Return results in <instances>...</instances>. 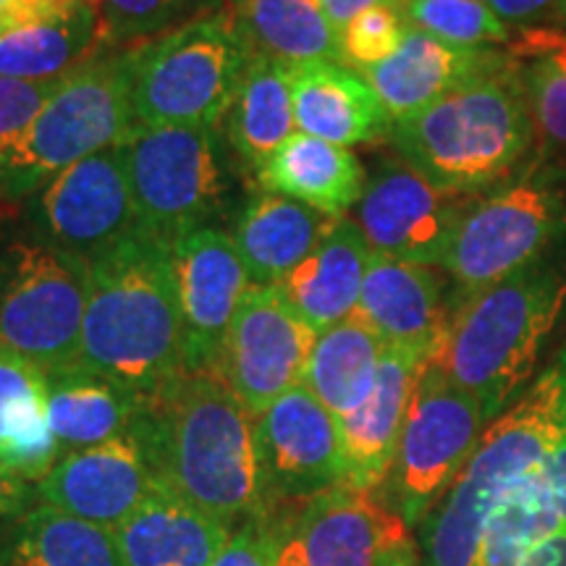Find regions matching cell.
I'll use <instances>...</instances> for the list:
<instances>
[{
	"mask_svg": "<svg viewBox=\"0 0 566 566\" xmlns=\"http://www.w3.org/2000/svg\"><path fill=\"white\" fill-rule=\"evenodd\" d=\"M137 430L160 483L212 520L237 530L271 514L260 480L254 415L216 370H187L150 396Z\"/></svg>",
	"mask_w": 566,
	"mask_h": 566,
	"instance_id": "6da1fadb",
	"label": "cell"
},
{
	"mask_svg": "<svg viewBox=\"0 0 566 566\" xmlns=\"http://www.w3.org/2000/svg\"><path fill=\"white\" fill-rule=\"evenodd\" d=\"M76 370L150 399L187 373L171 247L137 231L87 258Z\"/></svg>",
	"mask_w": 566,
	"mask_h": 566,
	"instance_id": "7a4b0ae2",
	"label": "cell"
},
{
	"mask_svg": "<svg viewBox=\"0 0 566 566\" xmlns=\"http://www.w3.org/2000/svg\"><path fill=\"white\" fill-rule=\"evenodd\" d=\"M566 433V346L488 424L478 451L420 525V566H472L495 509Z\"/></svg>",
	"mask_w": 566,
	"mask_h": 566,
	"instance_id": "3957f363",
	"label": "cell"
},
{
	"mask_svg": "<svg viewBox=\"0 0 566 566\" xmlns=\"http://www.w3.org/2000/svg\"><path fill=\"white\" fill-rule=\"evenodd\" d=\"M564 307L566 268L530 265L495 286L459 296L430 363L495 420L530 386Z\"/></svg>",
	"mask_w": 566,
	"mask_h": 566,
	"instance_id": "277c9868",
	"label": "cell"
},
{
	"mask_svg": "<svg viewBox=\"0 0 566 566\" xmlns=\"http://www.w3.org/2000/svg\"><path fill=\"white\" fill-rule=\"evenodd\" d=\"M401 158L438 189L472 197L509 179L535 142L522 69L488 74L391 124Z\"/></svg>",
	"mask_w": 566,
	"mask_h": 566,
	"instance_id": "5b68a950",
	"label": "cell"
},
{
	"mask_svg": "<svg viewBox=\"0 0 566 566\" xmlns=\"http://www.w3.org/2000/svg\"><path fill=\"white\" fill-rule=\"evenodd\" d=\"M250 59L226 9L129 48L134 122L212 132L229 113Z\"/></svg>",
	"mask_w": 566,
	"mask_h": 566,
	"instance_id": "8992f818",
	"label": "cell"
},
{
	"mask_svg": "<svg viewBox=\"0 0 566 566\" xmlns=\"http://www.w3.org/2000/svg\"><path fill=\"white\" fill-rule=\"evenodd\" d=\"M134 129L129 51L90 59L69 74L0 163V187L30 192L51 184L74 163L122 145Z\"/></svg>",
	"mask_w": 566,
	"mask_h": 566,
	"instance_id": "52a82bcc",
	"label": "cell"
},
{
	"mask_svg": "<svg viewBox=\"0 0 566 566\" xmlns=\"http://www.w3.org/2000/svg\"><path fill=\"white\" fill-rule=\"evenodd\" d=\"M90 265L55 244L17 242L0 254V346L45 375L80 357Z\"/></svg>",
	"mask_w": 566,
	"mask_h": 566,
	"instance_id": "ba28073f",
	"label": "cell"
},
{
	"mask_svg": "<svg viewBox=\"0 0 566 566\" xmlns=\"http://www.w3.org/2000/svg\"><path fill=\"white\" fill-rule=\"evenodd\" d=\"M491 422L475 396L451 384L436 363L424 365L394 464L380 488L388 506L409 527H420L449 493Z\"/></svg>",
	"mask_w": 566,
	"mask_h": 566,
	"instance_id": "9c48e42d",
	"label": "cell"
},
{
	"mask_svg": "<svg viewBox=\"0 0 566 566\" xmlns=\"http://www.w3.org/2000/svg\"><path fill=\"white\" fill-rule=\"evenodd\" d=\"M268 522L273 566H420V541L378 493L338 485Z\"/></svg>",
	"mask_w": 566,
	"mask_h": 566,
	"instance_id": "30bf717a",
	"label": "cell"
},
{
	"mask_svg": "<svg viewBox=\"0 0 566 566\" xmlns=\"http://www.w3.org/2000/svg\"><path fill=\"white\" fill-rule=\"evenodd\" d=\"M564 229V189L548 176H527L472 202L438 265L462 294H475L541 263V254Z\"/></svg>",
	"mask_w": 566,
	"mask_h": 566,
	"instance_id": "8fae6325",
	"label": "cell"
},
{
	"mask_svg": "<svg viewBox=\"0 0 566 566\" xmlns=\"http://www.w3.org/2000/svg\"><path fill=\"white\" fill-rule=\"evenodd\" d=\"M142 231L174 247L223 210L226 179L210 132L137 126L122 142Z\"/></svg>",
	"mask_w": 566,
	"mask_h": 566,
	"instance_id": "7c38bea8",
	"label": "cell"
},
{
	"mask_svg": "<svg viewBox=\"0 0 566 566\" xmlns=\"http://www.w3.org/2000/svg\"><path fill=\"white\" fill-rule=\"evenodd\" d=\"M317 331L279 286L252 283L218 354L216 370L258 417L296 386H304Z\"/></svg>",
	"mask_w": 566,
	"mask_h": 566,
	"instance_id": "4fadbf2b",
	"label": "cell"
},
{
	"mask_svg": "<svg viewBox=\"0 0 566 566\" xmlns=\"http://www.w3.org/2000/svg\"><path fill=\"white\" fill-rule=\"evenodd\" d=\"M268 509L302 504L344 485L338 417L307 386H296L254 417Z\"/></svg>",
	"mask_w": 566,
	"mask_h": 566,
	"instance_id": "5bb4252c",
	"label": "cell"
},
{
	"mask_svg": "<svg viewBox=\"0 0 566 566\" xmlns=\"http://www.w3.org/2000/svg\"><path fill=\"white\" fill-rule=\"evenodd\" d=\"M472 197L438 189L409 163H386L367 181L357 205V229L375 254L438 265Z\"/></svg>",
	"mask_w": 566,
	"mask_h": 566,
	"instance_id": "9a60e30c",
	"label": "cell"
},
{
	"mask_svg": "<svg viewBox=\"0 0 566 566\" xmlns=\"http://www.w3.org/2000/svg\"><path fill=\"white\" fill-rule=\"evenodd\" d=\"M171 268L184 328L187 370H212L226 336L252 286L233 237L197 229L171 247Z\"/></svg>",
	"mask_w": 566,
	"mask_h": 566,
	"instance_id": "2e32d148",
	"label": "cell"
},
{
	"mask_svg": "<svg viewBox=\"0 0 566 566\" xmlns=\"http://www.w3.org/2000/svg\"><path fill=\"white\" fill-rule=\"evenodd\" d=\"M53 244L92 258L142 231L122 145L61 171L42 195Z\"/></svg>",
	"mask_w": 566,
	"mask_h": 566,
	"instance_id": "e0dca14e",
	"label": "cell"
},
{
	"mask_svg": "<svg viewBox=\"0 0 566 566\" xmlns=\"http://www.w3.org/2000/svg\"><path fill=\"white\" fill-rule=\"evenodd\" d=\"M158 485V475L137 430L92 449L63 454L34 485L38 501L92 525L118 530Z\"/></svg>",
	"mask_w": 566,
	"mask_h": 566,
	"instance_id": "ac0fdd59",
	"label": "cell"
},
{
	"mask_svg": "<svg viewBox=\"0 0 566 566\" xmlns=\"http://www.w3.org/2000/svg\"><path fill=\"white\" fill-rule=\"evenodd\" d=\"M514 55L495 48H459L409 27L391 59L363 71L388 118L415 116L464 84L512 66Z\"/></svg>",
	"mask_w": 566,
	"mask_h": 566,
	"instance_id": "d6986e66",
	"label": "cell"
},
{
	"mask_svg": "<svg viewBox=\"0 0 566 566\" xmlns=\"http://www.w3.org/2000/svg\"><path fill=\"white\" fill-rule=\"evenodd\" d=\"M430 359L405 349H386L378 380L367 399L338 420L344 449V485L380 493L405 430L415 388Z\"/></svg>",
	"mask_w": 566,
	"mask_h": 566,
	"instance_id": "ffe728a7",
	"label": "cell"
},
{
	"mask_svg": "<svg viewBox=\"0 0 566 566\" xmlns=\"http://www.w3.org/2000/svg\"><path fill=\"white\" fill-rule=\"evenodd\" d=\"M354 313L380 336L386 349L433 359L451 310L443 304V286L433 268L373 252Z\"/></svg>",
	"mask_w": 566,
	"mask_h": 566,
	"instance_id": "44dd1931",
	"label": "cell"
},
{
	"mask_svg": "<svg viewBox=\"0 0 566 566\" xmlns=\"http://www.w3.org/2000/svg\"><path fill=\"white\" fill-rule=\"evenodd\" d=\"M296 129L334 145H363L391 132V118L359 71L338 61L289 66Z\"/></svg>",
	"mask_w": 566,
	"mask_h": 566,
	"instance_id": "7402d4cb",
	"label": "cell"
},
{
	"mask_svg": "<svg viewBox=\"0 0 566 566\" xmlns=\"http://www.w3.org/2000/svg\"><path fill=\"white\" fill-rule=\"evenodd\" d=\"M116 533L124 566H210L233 530L158 485Z\"/></svg>",
	"mask_w": 566,
	"mask_h": 566,
	"instance_id": "603a6c76",
	"label": "cell"
},
{
	"mask_svg": "<svg viewBox=\"0 0 566 566\" xmlns=\"http://www.w3.org/2000/svg\"><path fill=\"white\" fill-rule=\"evenodd\" d=\"M370 258L373 250L357 223L336 218L321 244L273 286L321 334L357 310Z\"/></svg>",
	"mask_w": 566,
	"mask_h": 566,
	"instance_id": "cb8c5ba5",
	"label": "cell"
},
{
	"mask_svg": "<svg viewBox=\"0 0 566 566\" xmlns=\"http://www.w3.org/2000/svg\"><path fill=\"white\" fill-rule=\"evenodd\" d=\"M258 181L265 192L310 205L328 218H344L346 210L359 205L367 187L363 163L349 147L304 132H294L258 168Z\"/></svg>",
	"mask_w": 566,
	"mask_h": 566,
	"instance_id": "d4e9b609",
	"label": "cell"
},
{
	"mask_svg": "<svg viewBox=\"0 0 566 566\" xmlns=\"http://www.w3.org/2000/svg\"><path fill=\"white\" fill-rule=\"evenodd\" d=\"M336 218L323 216L289 197L263 192L247 205L233 229V244L242 254L252 283L273 286L321 244Z\"/></svg>",
	"mask_w": 566,
	"mask_h": 566,
	"instance_id": "484cf974",
	"label": "cell"
},
{
	"mask_svg": "<svg viewBox=\"0 0 566 566\" xmlns=\"http://www.w3.org/2000/svg\"><path fill=\"white\" fill-rule=\"evenodd\" d=\"M61 457L48 417V375L0 346V464L38 485Z\"/></svg>",
	"mask_w": 566,
	"mask_h": 566,
	"instance_id": "4316f807",
	"label": "cell"
},
{
	"mask_svg": "<svg viewBox=\"0 0 566 566\" xmlns=\"http://www.w3.org/2000/svg\"><path fill=\"white\" fill-rule=\"evenodd\" d=\"M226 11L252 59L286 66L307 61L342 63V38L321 0H226Z\"/></svg>",
	"mask_w": 566,
	"mask_h": 566,
	"instance_id": "83f0119b",
	"label": "cell"
},
{
	"mask_svg": "<svg viewBox=\"0 0 566 566\" xmlns=\"http://www.w3.org/2000/svg\"><path fill=\"white\" fill-rule=\"evenodd\" d=\"M145 401V396L76 367L48 375V417L63 454L129 433Z\"/></svg>",
	"mask_w": 566,
	"mask_h": 566,
	"instance_id": "f1b7e54d",
	"label": "cell"
},
{
	"mask_svg": "<svg viewBox=\"0 0 566 566\" xmlns=\"http://www.w3.org/2000/svg\"><path fill=\"white\" fill-rule=\"evenodd\" d=\"M0 566H124L116 533L34 501L0 530Z\"/></svg>",
	"mask_w": 566,
	"mask_h": 566,
	"instance_id": "f546056e",
	"label": "cell"
},
{
	"mask_svg": "<svg viewBox=\"0 0 566 566\" xmlns=\"http://www.w3.org/2000/svg\"><path fill=\"white\" fill-rule=\"evenodd\" d=\"M101 45V21L92 0H80L55 17L0 34V76L61 80L87 63Z\"/></svg>",
	"mask_w": 566,
	"mask_h": 566,
	"instance_id": "4dcf8cb0",
	"label": "cell"
},
{
	"mask_svg": "<svg viewBox=\"0 0 566 566\" xmlns=\"http://www.w3.org/2000/svg\"><path fill=\"white\" fill-rule=\"evenodd\" d=\"M386 344L357 313L317 334L304 386L338 420L370 396Z\"/></svg>",
	"mask_w": 566,
	"mask_h": 566,
	"instance_id": "1f68e13d",
	"label": "cell"
},
{
	"mask_svg": "<svg viewBox=\"0 0 566 566\" xmlns=\"http://www.w3.org/2000/svg\"><path fill=\"white\" fill-rule=\"evenodd\" d=\"M226 122L239 158L252 168L263 166L296 129L286 63L250 59Z\"/></svg>",
	"mask_w": 566,
	"mask_h": 566,
	"instance_id": "d6a6232c",
	"label": "cell"
},
{
	"mask_svg": "<svg viewBox=\"0 0 566 566\" xmlns=\"http://www.w3.org/2000/svg\"><path fill=\"white\" fill-rule=\"evenodd\" d=\"M407 24L459 48H495L514 42L506 24L485 0H407L401 3Z\"/></svg>",
	"mask_w": 566,
	"mask_h": 566,
	"instance_id": "836d02e7",
	"label": "cell"
},
{
	"mask_svg": "<svg viewBox=\"0 0 566 566\" xmlns=\"http://www.w3.org/2000/svg\"><path fill=\"white\" fill-rule=\"evenodd\" d=\"M101 21V45L155 40L187 24L205 0H92Z\"/></svg>",
	"mask_w": 566,
	"mask_h": 566,
	"instance_id": "e575fe53",
	"label": "cell"
},
{
	"mask_svg": "<svg viewBox=\"0 0 566 566\" xmlns=\"http://www.w3.org/2000/svg\"><path fill=\"white\" fill-rule=\"evenodd\" d=\"M530 63L522 69L535 129L566 147V48H537L522 53Z\"/></svg>",
	"mask_w": 566,
	"mask_h": 566,
	"instance_id": "d590c367",
	"label": "cell"
},
{
	"mask_svg": "<svg viewBox=\"0 0 566 566\" xmlns=\"http://www.w3.org/2000/svg\"><path fill=\"white\" fill-rule=\"evenodd\" d=\"M407 19L401 13V3H380L359 13L346 24L342 38V63L363 71L378 66L399 51L407 38Z\"/></svg>",
	"mask_w": 566,
	"mask_h": 566,
	"instance_id": "8d00e7d4",
	"label": "cell"
},
{
	"mask_svg": "<svg viewBox=\"0 0 566 566\" xmlns=\"http://www.w3.org/2000/svg\"><path fill=\"white\" fill-rule=\"evenodd\" d=\"M66 80L69 76L30 82L0 76V163L9 158V153L19 145V139L34 124L45 103Z\"/></svg>",
	"mask_w": 566,
	"mask_h": 566,
	"instance_id": "74e56055",
	"label": "cell"
},
{
	"mask_svg": "<svg viewBox=\"0 0 566 566\" xmlns=\"http://www.w3.org/2000/svg\"><path fill=\"white\" fill-rule=\"evenodd\" d=\"M210 566H273V535L265 516H254L233 530Z\"/></svg>",
	"mask_w": 566,
	"mask_h": 566,
	"instance_id": "f35d334b",
	"label": "cell"
},
{
	"mask_svg": "<svg viewBox=\"0 0 566 566\" xmlns=\"http://www.w3.org/2000/svg\"><path fill=\"white\" fill-rule=\"evenodd\" d=\"M506 24L522 30H558L566 24V0H488Z\"/></svg>",
	"mask_w": 566,
	"mask_h": 566,
	"instance_id": "ab89813d",
	"label": "cell"
},
{
	"mask_svg": "<svg viewBox=\"0 0 566 566\" xmlns=\"http://www.w3.org/2000/svg\"><path fill=\"white\" fill-rule=\"evenodd\" d=\"M80 0H0V34L19 30L32 21L55 17Z\"/></svg>",
	"mask_w": 566,
	"mask_h": 566,
	"instance_id": "60d3db41",
	"label": "cell"
},
{
	"mask_svg": "<svg viewBox=\"0 0 566 566\" xmlns=\"http://www.w3.org/2000/svg\"><path fill=\"white\" fill-rule=\"evenodd\" d=\"M34 501H38V491L30 480L19 478L9 467L0 464V530L9 527L19 514H24Z\"/></svg>",
	"mask_w": 566,
	"mask_h": 566,
	"instance_id": "b9f144b4",
	"label": "cell"
},
{
	"mask_svg": "<svg viewBox=\"0 0 566 566\" xmlns=\"http://www.w3.org/2000/svg\"><path fill=\"white\" fill-rule=\"evenodd\" d=\"M520 566H566V527H558L535 543Z\"/></svg>",
	"mask_w": 566,
	"mask_h": 566,
	"instance_id": "7bdbcfd3",
	"label": "cell"
},
{
	"mask_svg": "<svg viewBox=\"0 0 566 566\" xmlns=\"http://www.w3.org/2000/svg\"><path fill=\"white\" fill-rule=\"evenodd\" d=\"M380 3H399V0H321L325 17H328L331 24L336 27L338 34L346 30V24H349L352 19H357L359 13Z\"/></svg>",
	"mask_w": 566,
	"mask_h": 566,
	"instance_id": "ee69618b",
	"label": "cell"
},
{
	"mask_svg": "<svg viewBox=\"0 0 566 566\" xmlns=\"http://www.w3.org/2000/svg\"><path fill=\"white\" fill-rule=\"evenodd\" d=\"M514 53L522 55L527 51H537V48H566V24L558 30H525L520 42H514Z\"/></svg>",
	"mask_w": 566,
	"mask_h": 566,
	"instance_id": "f6af8a7d",
	"label": "cell"
},
{
	"mask_svg": "<svg viewBox=\"0 0 566 566\" xmlns=\"http://www.w3.org/2000/svg\"><path fill=\"white\" fill-rule=\"evenodd\" d=\"M399 3H407V0H399Z\"/></svg>",
	"mask_w": 566,
	"mask_h": 566,
	"instance_id": "bcb514c9",
	"label": "cell"
},
{
	"mask_svg": "<svg viewBox=\"0 0 566 566\" xmlns=\"http://www.w3.org/2000/svg\"><path fill=\"white\" fill-rule=\"evenodd\" d=\"M485 3H488V0H485Z\"/></svg>",
	"mask_w": 566,
	"mask_h": 566,
	"instance_id": "7dc6e473",
	"label": "cell"
}]
</instances>
